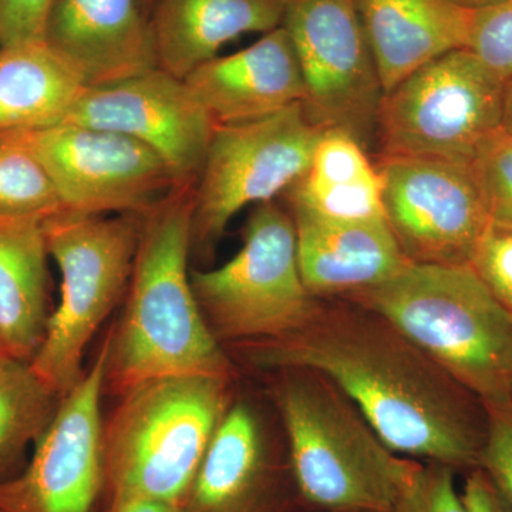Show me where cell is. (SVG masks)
<instances>
[{
	"label": "cell",
	"mask_w": 512,
	"mask_h": 512,
	"mask_svg": "<svg viewBox=\"0 0 512 512\" xmlns=\"http://www.w3.org/2000/svg\"><path fill=\"white\" fill-rule=\"evenodd\" d=\"M384 218L413 264L470 265L490 224L471 165L379 157Z\"/></svg>",
	"instance_id": "cell-12"
},
{
	"label": "cell",
	"mask_w": 512,
	"mask_h": 512,
	"mask_svg": "<svg viewBox=\"0 0 512 512\" xmlns=\"http://www.w3.org/2000/svg\"><path fill=\"white\" fill-rule=\"evenodd\" d=\"M467 49L498 79H511L512 0L471 9Z\"/></svg>",
	"instance_id": "cell-26"
},
{
	"label": "cell",
	"mask_w": 512,
	"mask_h": 512,
	"mask_svg": "<svg viewBox=\"0 0 512 512\" xmlns=\"http://www.w3.org/2000/svg\"><path fill=\"white\" fill-rule=\"evenodd\" d=\"M303 284L313 298L389 281L410 264L386 220L336 221L292 207Z\"/></svg>",
	"instance_id": "cell-17"
},
{
	"label": "cell",
	"mask_w": 512,
	"mask_h": 512,
	"mask_svg": "<svg viewBox=\"0 0 512 512\" xmlns=\"http://www.w3.org/2000/svg\"><path fill=\"white\" fill-rule=\"evenodd\" d=\"M284 28L298 57L309 119L376 144L384 92L356 0H289Z\"/></svg>",
	"instance_id": "cell-10"
},
{
	"label": "cell",
	"mask_w": 512,
	"mask_h": 512,
	"mask_svg": "<svg viewBox=\"0 0 512 512\" xmlns=\"http://www.w3.org/2000/svg\"><path fill=\"white\" fill-rule=\"evenodd\" d=\"M485 440L480 468L512 508V402L484 403Z\"/></svg>",
	"instance_id": "cell-30"
},
{
	"label": "cell",
	"mask_w": 512,
	"mask_h": 512,
	"mask_svg": "<svg viewBox=\"0 0 512 512\" xmlns=\"http://www.w3.org/2000/svg\"><path fill=\"white\" fill-rule=\"evenodd\" d=\"M384 94L424 64L467 49L471 9L453 0H356Z\"/></svg>",
	"instance_id": "cell-19"
},
{
	"label": "cell",
	"mask_w": 512,
	"mask_h": 512,
	"mask_svg": "<svg viewBox=\"0 0 512 512\" xmlns=\"http://www.w3.org/2000/svg\"><path fill=\"white\" fill-rule=\"evenodd\" d=\"M110 338L62 397L35 451L16 476L0 481V512H93L106 484L100 399Z\"/></svg>",
	"instance_id": "cell-13"
},
{
	"label": "cell",
	"mask_w": 512,
	"mask_h": 512,
	"mask_svg": "<svg viewBox=\"0 0 512 512\" xmlns=\"http://www.w3.org/2000/svg\"><path fill=\"white\" fill-rule=\"evenodd\" d=\"M43 222L0 218V355L10 362H32L52 313Z\"/></svg>",
	"instance_id": "cell-21"
},
{
	"label": "cell",
	"mask_w": 512,
	"mask_h": 512,
	"mask_svg": "<svg viewBox=\"0 0 512 512\" xmlns=\"http://www.w3.org/2000/svg\"><path fill=\"white\" fill-rule=\"evenodd\" d=\"M66 123L116 131L156 151L181 185H194L215 123L185 80L160 67L84 89Z\"/></svg>",
	"instance_id": "cell-14"
},
{
	"label": "cell",
	"mask_w": 512,
	"mask_h": 512,
	"mask_svg": "<svg viewBox=\"0 0 512 512\" xmlns=\"http://www.w3.org/2000/svg\"><path fill=\"white\" fill-rule=\"evenodd\" d=\"M289 0H157L151 13L157 67L187 79L248 33L284 25Z\"/></svg>",
	"instance_id": "cell-20"
},
{
	"label": "cell",
	"mask_w": 512,
	"mask_h": 512,
	"mask_svg": "<svg viewBox=\"0 0 512 512\" xmlns=\"http://www.w3.org/2000/svg\"><path fill=\"white\" fill-rule=\"evenodd\" d=\"M191 285L212 332L224 339L282 338L318 306L302 281L295 222L274 201L251 212L238 254L194 271Z\"/></svg>",
	"instance_id": "cell-8"
},
{
	"label": "cell",
	"mask_w": 512,
	"mask_h": 512,
	"mask_svg": "<svg viewBox=\"0 0 512 512\" xmlns=\"http://www.w3.org/2000/svg\"><path fill=\"white\" fill-rule=\"evenodd\" d=\"M22 133L63 211L143 217L184 187L156 151L126 134L74 123Z\"/></svg>",
	"instance_id": "cell-11"
},
{
	"label": "cell",
	"mask_w": 512,
	"mask_h": 512,
	"mask_svg": "<svg viewBox=\"0 0 512 512\" xmlns=\"http://www.w3.org/2000/svg\"><path fill=\"white\" fill-rule=\"evenodd\" d=\"M503 130L512 134V77L505 84Z\"/></svg>",
	"instance_id": "cell-34"
},
{
	"label": "cell",
	"mask_w": 512,
	"mask_h": 512,
	"mask_svg": "<svg viewBox=\"0 0 512 512\" xmlns=\"http://www.w3.org/2000/svg\"><path fill=\"white\" fill-rule=\"evenodd\" d=\"M143 217L62 211L43 222L60 271V301L30 369L60 397L84 375L83 357L101 323L126 295Z\"/></svg>",
	"instance_id": "cell-6"
},
{
	"label": "cell",
	"mask_w": 512,
	"mask_h": 512,
	"mask_svg": "<svg viewBox=\"0 0 512 512\" xmlns=\"http://www.w3.org/2000/svg\"><path fill=\"white\" fill-rule=\"evenodd\" d=\"M184 512H281L274 466L248 404L237 403L222 417Z\"/></svg>",
	"instance_id": "cell-18"
},
{
	"label": "cell",
	"mask_w": 512,
	"mask_h": 512,
	"mask_svg": "<svg viewBox=\"0 0 512 512\" xmlns=\"http://www.w3.org/2000/svg\"><path fill=\"white\" fill-rule=\"evenodd\" d=\"M9 362H10V360L5 359V357L0 355V367H2L3 365H6V363H9Z\"/></svg>",
	"instance_id": "cell-36"
},
{
	"label": "cell",
	"mask_w": 512,
	"mask_h": 512,
	"mask_svg": "<svg viewBox=\"0 0 512 512\" xmlns=\"http://www.w3.org/2000/svg\"><path fill=\"white\" fill-rule=\"evenodd\" d=\"M60 402L62 397L35 375L29 363L0 367V481L26 466V450L45 433Z\"/></svg>",
	"instance_id": "cell-24"
},
{
	"label": "cell",
	"mask_w": 512,
	"mask_h": 512,
	"mask_svg": "<svg viewBox=\"0 0 512 512\" xmlns=\"http://www.w3.org/2000/svg\"><path fill=\"white\" fill-rule=\"evenodd\" d=\"M185 83L215 126L266 119L305 100L298 57L284 26L234 55L201 64Z\"/></svg>",
	"instance_id": "cell-16"
},
{
	"label": "cell",
	"mask_w": 512,
	"mask_h": 512,
	"mask_svg": "<svg viewBox=\"0 0 512 512\" xmlns=\"http://www.w3.org/2000/svg\"><path fill=\"white\" fill-rule=\"evenodd\" d=\"M107 512H184L183 505L151 497H121L111 500Z\"/></svg>",
	"instance_id": "cell-33"
},
{
	"label": "cell",
	"mask_w": 512,
	"mask_h": 512,
	"mask_svg": "<svg viewBox=\"0 0 512 512\" xmlns=\"http://www.w3.org/2000/svg\"><path fill=\"white\" fill-rule=\"evenodd\" d=\"M55 0H0V47L45 40Z\"/></svg>",
	"instance_id": "cell-31"
},
{
	"label": "cell",
	"mask_w": 512,
	"mask_h": 512,
	"mask_svg": "<svg viewBox=\"0 0 512 512\" xmlns=\"http://www.w3.org/2000/svg\"><path fill=\"white\" fill-rule=\"evenodd\" d=\"M491 222L512 225V134L500 130L471 164Z\"/></svg>",
	"instance_id": "cell-27"
},
{
	"label": "cell",
	"mask_w": 512,
	"mask_h": 512,
	"mask_svg": "<svg viewBox=\"0 0 512 512\" xmlns=\"http://www.w3.org/2000/svg\"><path fill=\"white\" fill-rule=\"evenodd\" d=\"M0 49H2V47H0Z\"/></svg>",
	"instance_id": "cell-39"
},
{
	"label": "cell",
	"mask_w": 512,
	"mask_h": 512,
	"mask_svg": "<svg viewBox=\"0 0 512 512\" xmlns=\"http://www.w3.org/2000/svg\"><path fill=\"white\" fill-rule=\"evenodd\" d=\"M285 372L276 402L299 498L318 512H389L414 461L390 450L325 377Z\"/></svg>",
	"instance_id": "cell-4"
},
{
	"label": "cell",
	"mask_w": 512,
	"mask_h": 512,
	"mask_svg": "<svg viewBox=\"0 0 512 512\" xmlns=\"http://www.w3.org/2000/svg\"><path fill=\"white\" fill-rule=\"evenodd\" d=\"M461 497L468 512H512L507 498L480 467L468 471Z\"/></svg>",
	"instance_id": "cell-32"
},
{
	"label": "cell",
	"mask_w": 512,
	"mask_h": 512,
	"mask_svg": "<svg viewBox=\"0 0 512 512\" xmlns=\"http://www.w3.org/2000/svg\"><path fill=\"white\" fill-rule=\"evenodd\" d=\"M62 211L55 184L22 131L0 134V218L45 221Z\"/></svg>",
	"instance_id": "cell-25"
},
{
	"label": "cell",
	"mask_w": 512,
	"mask_h": 512,
	"mask_svg": "<svg viewBox=\"0 0 512 512\" xmlns=\"http://www.w3.org/2000/svg\"><path fill=\"white\" fill-rule=\"evenodd\" d=\"M457 5L467 9H478L483 6L491 5V3L500 2V0H453Z\"/></svg>",
	"instance_id": "cell-35"
},
{
	"label": "cell",
	"mask_w": 512,
	"mask_h": 512,
	"mask_svg": "<svg viewBox=\"0 0 512 512\" xmlns=\"http://www.w3.org/2000/svg\"><path fill=\"white\" fill-rule=\"evenodd\" d=\"M345 299L382 316L481 404L510 400L512 315L473 266L410 262Z\"/></svg>",
	"instance_id": "cell-3"
},
{
	"label": "cell",
	"mask_w": 512,
	"mask_h": 512,
	"mask_svg": "<svg viewBox=\"0 0 512 512\" xmlns=\"http://www.w3.org/2000/svg\"><path fill=\"white\" fill-rule=\"evenodd\" d=\"M45 42L86 89L123 82L157 67L146 0H55Z\"/></svg>",
	"instance_id": "cell-15"
},
{
	"label": "cell",
	"mask_w": 512,
	"mask_h": 512,
	"mask_svg": "<svg viewBox=\"0 0 512 512\" xmlns=\"http://www.w3.org/2000/svg\"><path fill=\"white\" fill-rule=\"evenodd\" d=\"M228 409V379L221 377H170L124 394L104 429L111 500L138 495L184 508Z\"/></svg>",
	"instance_id": "cell-5"
},
{
	"label": "cell",
	"mask_w": 512,
	"mask_h": 512,
	"mask_svg": "<svg viewBox=\"0 0 512 512\" xmlns=\"http://www.w3.org/2000/svg\"><path fill=\"white\" fill-rule=\"evenodd\" d=\"M454 476L443 464L414 461L389 512H468Z\"/></svg>",
	"instance_id": "cell-28"
},
{
	"label": "cell",
	"mask_w": 512,
	"mask_h": 512,
	"mask_svg": "<svg viewBox=\"0 0 512 512\" xmlns=\"http://www.w3.org/2000/svg\"><path fill=\"white\" fill-rule=\"evenodd\" d=\"M510 400L512 402V384H511Z\"/></svg>",
	"instance_id": "cell-37"
},
{
	"label": "cell",
	"mask_w": 512,
	"mask_h": 512,
	"mask_svg": "<svg viewBox=\"0 0 512 512\" xmlns=\"http://www.w3.org/2000/svg\"><path fill=\"white\" fill-rule=\"evenodd\" d=\"M323 133L303 103L266 119L215 126L192 188V249L210 251L239 211L291 190Z\"/></svg>",
	"instance_id": "cell-9"
},
{
	"label": "cell",
	"mask_w": 512,
	"mask_h": 512,
	"mask_svg": "<svg viewBox=\"0 0 512 512\" xmlns=\"http://www.w3.org/2000/svg\"><path fill=\"white\" fill-rule=\"evenodd\" d=\"M252 357L325 377L396 454L454 471L480 467L483 404L369 309L316 306L302 328L262 340Z\"/></svg>",
	"instance_id": "cell-1"
},
{
	"label": "cell",
	"mask_w": 512,
	"mask_h": 512,
	"mask_svg": "<svg viewBox=\"0 0 512 512\" xmlns=\"http://www.w3.org/2000/svg\"><path fill=\"white\" fill-rule=\"evenodd\" d=\"M86 87L45 40L0 49V134L66 123Z\"/></svg>",
	"instance_id": "cell-22"
},
{
	"label": "cell",
	"mask_w": 512,
	"mask_h": 512,
	"mask_svg": "<svg viewBox=\"0 0 512 512\" xmlns=\"http://www.w3.org/2000/svg\"><path fill=\"white\" fill-rule=\"evenodd\" d=\"M286 192L291 207L328 220H386L376 164L343 131L322 134L305 175Z\"/></svg>",
	"instance_id": "cell-23"
},
{
	"label": "cell",
	"mask_w": 512,
	"mask_h": 512,
	"mask_svg": "<svg viewBox=\"0 0 512 512\" xmlns=\"http://www.w3.org/2000/svg\"><path fill=\"white\" fill-rule=\"evenodd\" d=\"M313 512H318V511H313Z\"/></svg>",
	"instance_id": "cell-38"
},
{
	"label": "cell",
	"mask_w": 512,
	"mask_h": 512,
	"mask_svg": "<svg viewBox=\"0 0 512 512\" xmlns=\"http://www.w3.org/2000/svg\"><path fill=\"white\" fill-rule=\"evenodd\" d=\"M470 265L512 315V225L490 221Z\"/></svg>",
	"instance_id": "cell-29"
},
{
	"label": "cell",
	"mask_w": 512,
	"mask_h": 512,
	"mask_svg": "<svg viewBox=\"0 0 512 512\" xmlns=\"http://www.w3.org/2000/svg\"><path fill=\"white\" fill-rule=\"evenodd\" d=\"M505 84L468 49L424 64L383 96L380 156L473 164L503 130Z\"/></svg>",
	"instance_id": "cell-7"
},
{
	"label": "cell",
	"mask_w": 512,
	"mask_h": 512,
	"mask_svg": "<svg viewBox=\"0 0 512 512\" xmlns=\"http://www.w3.org/2000/svg\"><path fill=\"white\" fill-rule=\"evenodd\" d=\"M192 188H177L143 215L126 309L110 333L104 379V386L120 396L170 377L229 379L231 366L198 305L188 272Z\"/></svg>",
	"instance_id": "cell-2"
}]
</instances>
